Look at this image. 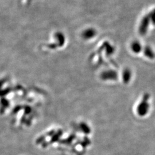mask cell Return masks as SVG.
Here are the masks:
<instances>
[{
  "label": "cell",
  "mask_w": 155,
  "mask_h": 155,
  "mask_svg": "<svg viewBox=\"0 0 155 155\" xmlns=\"http://www.w3.org/2000/svg\"><path fill=\"white\" fill-rule=\"evenodd\" d=\"M150 95L145 94L142 101L140 102L137 107V112L140 116H145L147 115L150 110V104L148 102Z\"/></svg>",
  "instance_id": "1"
},
{
  "label": "cell",
  "mask_w": 155,
  "mask_h": 155,
  "mask_svg": "<svg viewBox=\"0 0 155 155\" xmlns=\"http://www.w3.org/2000/svg\"><path fill=\"white\" fill-rule=\"evenodd\" d=\"M150 20L148 15H145L142 18L139 28V33L140 34V35L144 36L147 33L150 26Z\"/></svg>",
  "instance_id": "2"
},
{
  "label": "cell",
  "mask_w": 155,
  "mask_h": 155,
  "mask_svg": "<svg viewBox=\"0 0 155 155\" xmlns=\"http://www.w3.org/2000/svg\"><path fill=\"white\" fill-rule=\"evenodd\" d=\"M118 77L117 73L113 70H107L102 73L101 78L105 81L116 80Z\"/></svg>",
  "instance_id": "3"
},
{
  "label": "cell",
  "mask_w": 155,
  "mask_h": 155,
  "mask_svg": "<svg viewBox=\"0 0 155 155\" xmlns=\"http://www.w3.org/2000/svg\"><path fill=\"white\" fill-rule=\"evenodd\" d=\"M97 35V31L94 28H89L85 29L82 33V37L84 40H90Z\"/></svg>",
  "instance_id": "4"
},
{
  "label": "cell",
  "mask_w": 155,
  "mask_h": 155,
  "mask_svg": "<svg viewBox=\"0 0 155 155\" xmlns=\"http://www.w3.org/2000/svg\"><path fill=\"white\" fill-rule=\"evenodd\" d=\"M131 50L135 54H139L142 50V46L139 41H134L130 45Z\"/></svg>",
  "instance_id": "5"
},
{
  "label": "cell",
  "mask_w": 155,
  "mask_h": 155,
  "mask_svg": "<svg viewBox=\"0 0 155 155\" xmlns=\"http://www.w3.org/2000/svg\"><path fill=\"white\" fill-rule=\"evenodd\" d=\"M122 77L124 83H127L130 81L132 78V72L130 69L126 68L123 71Z\"/></svg>",
  "instance_id": "6"
},
{
  "label": "cell",
  "mask_w": 155,
  "mask_h": 155,
  "mask_svg": "<svg viewBox=\"0 0 155 155\" xmlns=\"http://www.w3.org/2000/svg\"><path fill=\"white\" fill-rule=\"evenodd\" d=\"M144 55L150 59H153L155 58V54L152 48L150 46H146L144 48Z\"/></svg>",
  "instance_id": "7"
},
{
  "label": "cell",
  "mask_w": 155,
  "mask_h": 155,
  "mask_svg": "<svg viewBox=\"0 0 155 155\" xmlns=\"http://www.w3.org/2000/svg\"><path fill=\"white\" fill-rule=\"evenodd\" d=\"M148 15L150 17V22H152L153 25H155V9H153Z\"/></svg>",
  "instance_id": "8"
}]
</instances>
